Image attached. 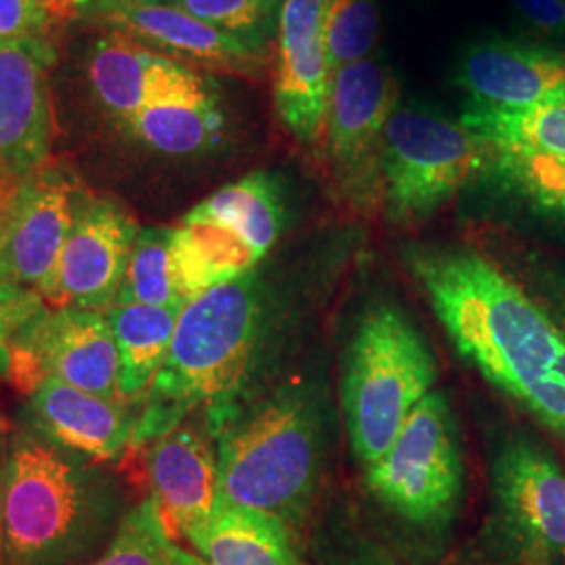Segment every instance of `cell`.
I'll use <instances>...</instances> for the list:
<instances>
[{"label": "cell", "instance_id": "cell-1", "mask_svg": "<svg viewBox=\"0 0 565 565\" xmlns=\"http://www.w3.org/2000/svg\"><path fill=\"white\" fill-rule=\"evenodd\" d=\"M408 268L467 363L565 443V331L478 252L415 247Z\"/></svg>", "mask_w": 565, "mask_h": 565}, {"label": "cell", "instance_id": "cell-2", "mask_svg": "<svg viewBox=\"0 0 565 565\" xmlns=\"http://www.w3.org/2000/svg\"><path fill=\"white\" fill-rule=\"evenodd\" d=\"M120 482L18 419L0 494V565H90L126 515Z\"/></svg>", "mask_w": 565, "mask_h": 565}, {"label": "cell", "instance_id": "cell-3", "mask_svg": "<svg viewBox=\"0 0 565 565\" xmlns=\"http://www.w3.org/2000/svg\"><path fill=\"white\" fill-rule=\"evenodd\" d=\"M263 335L254 273L195 296L179 315L170 352L141 404L132 448H142L198 411L239 398Z\"/></svg>", "mask_w": 565, "mask_h": 565}, {"label": "cell", "instance_id": "cell-4", "mask_svg": "<svg viewBox=\"0 0 565 565\" xmlns=\"http://www.w3.org/2000/svg\"><path fill=\"white\" fill-rule=\"evenodd\" d=\"M216 443L221 497L289 518L315 492L321 467V419L300 385H282L254 403L203 413Z\"/></svg>", "mask_w": 565, "mask_h": 565}, {"label": "cell", "instance_id": "cell-5", "mask_svg": "<svg viewBox=\"0 0 565 565\" xmlns=\"http://www.w3.org/2000/svg\"><path fill=\"white\" fill-rule=\"evenodd\" d=\"M431 350L390 303L364 312L345 352L342 404L356 459L369 467L396 440L401 427L436 384Z\"/></svg>", "mask_w": 565, "mask_h": 565}, {"label": "cell", "instance_id": "cell-6", "mask_svg": "<svg viewBox=\"0 0 565 565\" xmlns=\"http://www.w3.org/2000/svg\"><path fill=\"white\" fill-rule=\"evenodd\" d=\"M494 147L427 107L398 105L382 139L385 214L392 223H422L465 184L492 168Z\"/></svg>", "mask_w": 565, "mask_h": 565}, {"label": "cell", "instance_id": "cell-7", "mask_svg": "<svg viewBox=\"0 0 565 565\" xmlns=\"http://www.w3.org/2000/svg\"><path fill=\"white\" fill-rule=\"evenodd\" d=\"M364 469L369 490L398 518L419 525L446 520L463 490V459L445 394L431 390Z\"/></svg>", "mask_w": 565, "mask_h": 565}, {"label": "cell", "instance_id": "cell-8", "mask_svg": "<svg viewBox=\"0 0 565 565\" xmlns=\"http://www.w3.org/2000/svg\"><path fill=\"white\" fill-rule=\"evenodd\" d=\"M398 95L392 70L373 57L333 74L321 141L335 181L356 205H373L384 198L382 139Z\"/></svg>", "mask_w": 565, "mask_h": 565}, {"label": "cell", "instance_id": "cell-9", "mask_svg": "<svg viewBox=\"0 0 565 565\" xmlns=\"http://www.w3.org/2000/svg\"><path fill=\"white\" fill-rule=\"evenodd\" d=\"M44 36L0 44V221L23 182L51 162L57 132Z\"/></svg>", "mask_w": 565, "mask_h": 565}, {"label": "cell", "instance_id": "cell-10", "mask_svg": "<svg viewBox=\"0 0 565 565\" xmlns=\"http://www.w3.org/2000/svg\"><path fill=\"white\" fill-rule=\"evenodd\" d=\"M44 377L105 398H121L118 348L105 312L74 306L46 308L21 329L11 384L30 394Z\"/></svg>", "mask_w": 565, "mask_h": 565}, {"label": "cell", "instance_id": "cell-11", "mask_svg": "<svg viewBox=\"0 0 565 565\" xmlns=\"http://www.w3.org/2000/svg\"><path fill=\"white\" fill-rule=\"evenodd\" d=\"M139 231L121 203L82 191L53 281L42 296L44 303L109 310L118 300Z\"/></svg>", "mask_w": 565, "mask_h": 565}, {"label": "cell", "instance_id": "cell-12", "mask_svg": "<svg viewBox=\"0 0 565 565\" xmlns=\"http://www.w3.org/2000/svg\"><path fill=\"white\" fill-rule=\"evenodd\" d=\"M81 193L76 179L51 162L21 184L0 221V264L11 281L46 294Z\"/></svg>", "mask_w": 565, "mask_h": 565}, {"label": "cell", "instance_id": "cell-13", "mask_svg": "<svg viewBox=\"0 0 565 565\" xmlns=\"http://www.w3.org/2000/svg\"><path fill=\"white\" fill-rule=\"evenodd\" d=\"M492 488L503 524L539 557L565 559V469L545 448L509 440L492 463Z\"/></svg>", "mask_w": 565, "mask_h": 565}, {"label": "cell", "instance_id": "cell-14", "mask_svg": "<svg viewBox=\"0 0 565 565\" xmlns=\"http://www.w3.org/2000/svg\"><path fill=\"white\" fill-rule=\"evenodd\" d=\"M331 0H282L275 105L285 128L303 145L321 141L333 72L324 49Z\"/></svg>", "mask_w": 565, "mask_h": 565}, {"label": "cell", "instance_id": "cell-15", "mask_svg": "<svg viewBox=\"0 0 565 565\" xmlns=\"http://www.w3.org/2000/svg\"><path fill=\"white\" fill-rule=\"evenodd\" d=\"M145 448L149 497L168 534L186 539L223 505L216 443L203 419L202 425L184 422Z\"/></svg>", "mask_w": 565, "mask_h": 565}, {"label": "cell", "instance_id": "cell-16", "mask_svg": "<svg viewBox=\"0 0 565 565\" xmlns=\"http://www.w3.org/2000/svg\"><path fill=\"white\" fill-rule=\"evenodd\" d=\"M21 419L51 443L95 463L114 465L132 448L141 408L44 377L25 394Z\"/></svg>", "mask_w": 565, "mask_h": 565}, {"label": "cell", "instance_id": "cell-17", "mask_svg": "<svg viewBox=\"0 0 565 565\" xmlns=\"http://www.w3.org/2000/svg\"><path fill=\"white\" fill-rule=\"evenodd\" d=\"M95 13L102 15L114 32H121L135 41L149 42L174 57L203 67L256 76L263 65V42L247 41L224 32L170 2L135 4L97 0Z\"/></svg>", "mask_w": 565, "mask_h": 565}, {"label": "cell", "instance_id": "cell-18", "mask_svg": "<svg viewBox=\"0 0 565 565\" xmlns=\"http://www.w3.org/2000/svg\"><path fill=\"white\" fill-rule=\"evenodd\" d=\"M455 86L473 105L522 109L565 95V55L530 42L482 39L457 61Z\"/></svg>", "mask_w": 565, "mask_h": 565}, {"label": "cell", "instance_id": "cell-19", "mask_svg": "<svg viewBox=\"0 0 565 565\" xmlns=\"http://www.w3.org/2000/svg\"><path fill=\"white\" fill-rule=\"evenodd\" d=\"M198 76L191 67L145 49L121 32L97 42L88 60V78L97 99L120 121Z\"/></svg>", "mask_w": 565, "mask_h": 565}, {"label": "cell", "instance_id": "cell-20", "mask_svg": "<svg viewBox=\"0 0 565 565\" xmlns=\"http://www.w3.org/2000/svg\"><path fill=\"white\" fill-rule=\"evenodd\" d=\"M149 149L166 156H195L221 141L224 116L202 76L145 105L121 121Z\"/></svg>", "mask_w": 565, "mask_h": 565}, {"label": "cell", "instance_id": "cell-21", "mask_svg": "<svg viewBox=\"0 0 565 565\" xmlns=\"http://www.w3.org/2000/svg\"><path fill=\"white\" fill-rule=\"evenodd\" d=\"M205 565H300L281 518L223 503L186 534Z\"/></svg>", "mask_w": 565, "mask_h": 565}, {"label": "cell", "instance_id": "cell-22", "mask_svg": "<svg viewBox=\"0 0 565 565\" xmlns=\"http://www.w3.org/2000/svg\"><path fill=\"white\" fill-rule=\"evenodd\" d=\"M105 315L118 348L120 396L141 408L170 352L181 308L114 303Z\"/></svg>", "mask_w": 565, "mask_h": 565}, {"label": "cell", "instance_id": "cell-23", "mask_svg": "<svg viewBox=\"0 0 565 565\" xmlns=\"http://www.w3.org/2000/svg\"><path fill=\"white\" fill-rule=\"evenodd\" d=\"M282 214L277 182L266 172H254L242 181L226 184L184 216L223 224L237 233L263 260L281 235Z\"/></svg>", "mask_w": 565, "mask_h": 565}, {"label": "cell", "instance_id": "cell-24", "mask_svg": "<svg viewBox=\"0 0 565 565\" xmlns=\"http://www.w3.org/2000/svg\"><path fill=\"white\" fill-rule=\"evenodd\" d=\"M459 121L494 149L565 158V95L522 109L467 103Z\"/></svg>", "mask_w": 565, "mask_h": 565}, {"label": "cell", "instance_id": "cell-25", "mask_svg": "<svg viewBox=\"0 0 565 565\" xmlns=\"http://www.w3.org/2000/svg\"><path fill=\"white\" fill-rule=\"evenodd\" d=\"M191 302L172 249V228H141L116 303L184 308Z\"/></svg>", "mask_w": 565, "mask_h": 565}, {"label": "cell", "instance_id": "cell-26", "mask_svg": "<svg viewBox=\"0 0 565 565\" xmlns=\"http://www.w3.org/2000/svg\"><path fill=\"white\" fill-rule=\"evenodd\" d=\"M492 168L530 205L565 221V158L494 149Z\"/></svg>", "mask_w": 565, "mask_h": 565}, {"label": "cell", "instance_id": "cell-27", "mask_svg": "<svg viewBox=\"0 0 565 565\" xmlns=\"http://www.w3.org/2000/svg\"><path fill=\"white\" fill-rule=\"evenodd\" d=\"M177 551L156 501L147 497L126 511L114 541L90 565H174Z\"/></svg>", "mask_w": 565, "mask_h": 565}, {"label": "cell", "instance_id": "cell-28", "mask_svg": "<svg viewBox=\"0 0 565 565\" xmlns=\"http://www.w3.org/2000/svg\"><path fill=\"white\" fill-rule=\"evenodd\" d=\"M380 36L377 0H331L324 18V49L331 72L369 60Z\"/></svg>", "mask_w": 565, "mask_h": 565}, {"label": "cell", "instance_id": "cell-29", "mask_svg": "<svg viewBox=\"0 0 565 565\" xmlns=\"http://www.w3.org/2000/svg\"><path fill=\"white\" fill-rule=\"evenodd\" d=\"M170 4L224 32L260 42L282 0H170Z\"/></svg>", "mask_w": 565, "mask_h": 565}, {"label": "cell", "instance_id": "cell-30", "mask_svg": "<svg viewBox=\"0 0 565 565\" xmlns=\"http://www.w3.org/2000/svg\"><path fill=\"white\" fill-rule=\"evenodd\" d=\"M55 21L39 0H0V44L44 36Z\"/></svg>", "mask_w": 565, "mask_h": 565}, {"label": "cell", "instance_id": "cell-31", "mask_svg": "<svg viewBox=\"0 0 565 565\" xmlns=\"http://www.w3.org/2000/svg\"><path fill=\"white\" fill-rule=\"evenodd\" d=\"M46 308L49 306L44 300L15 306V308H0V380L11 382L21 329L30 321H34Z\"/></svg>", "mask_w": 565, "mask_h": 565}, {"label": "cell", "instance_id": "cell-32", "mask_svg": "<svg viewBox=\"0 0 565 565\" xmlns=\"http://www.w3.org/2000/svg\"><path fill=\"white\" fill-rule=\"evenodd\" d=\"M522 20L534 30L565 39V0H511Z\"/></svg>", "mask_w": 565, "mask_h": 565}, {"label": "cell", "instance_id": "cell-33", "mask_svg": "<svg viewBox=\"0 0 565 565\" xmlns=\"http://www.w3.org/2000/svg\"><path fill=\"white\" fill-rule=\"evenodd\" d=\"M36 300H42L41 296L11 281L0 264V308H15V306H25Z\"/></svg>", "mask_w": 565, "mask_h": 565}, {"label": "cell", "instance_id": "cell-34", "mask_svg": "<svg viewBox=\"0 0 565 565\" xmlns=\"http://www.w3.org/2000/svg\"><path fill=\"white\" fill-rule=\"evenodd\" d=\"M39 2L55 20L63 21L65 18L74 15L82 4L88 2V0H39Z\"/></svg>", "mask_w": 565, "mask_h": 565}, {"label": "cell", "instance_id": "cell-35", "mask_svg": "<svg viewBox=\"0 0 565 565\" xmlns=\"http://www.w3.org/2000/svg\"><path fill=\"white\" fill-rule=\"evenodd\" d=\"M7 443H9V429H7L4 422H0V494H2L4 461H7ZM0 555H2V534H0Z\"/></svg>", "mask_w": 565, "mask_h": 565}, {"label": "cell", "instance_id": "cell-36", "mask_svg": "<svg viewBox=\"0 0 565 565\" xmlns=\"http://www.w3.org/2000/svg\"><path fill=\"white\" fill-rule=\"evenodd\" d=\"M174 565H205L203 564L200 557H195V555H191V553H186V551H182L181 546H179V551H177V562Z\"/></svg>", "mask_w": 565, "mask_h": 565}, {"label": "cell", "instance_id": "cell-37", "mask_svg": "<svg viewBox=\"0 0 565 565\" xmlns=\"http://www.w3.org/2000/svg\"><path fill=\"white\" fill-rule=\"evenodd\" d=\"M557 323L562 324L565 331V298L564 300H559V321H557Z\"/></svg>", "mask_w": 565, "mask_h": 565}, {"label": "cell", "instance_id": "cell-38", "mask_svg": "<svg viewBox=\"0 0 565 565\" xmlns=\"http://www.w3.org/2000/svg\"><path fill=\"white\" fill-rule=\"evenodd\" d=\"M116 2H135V4H151L156 0H116Z\"/></svg>", "mask_w": 565, "mask_h": 565}]
</instances>
